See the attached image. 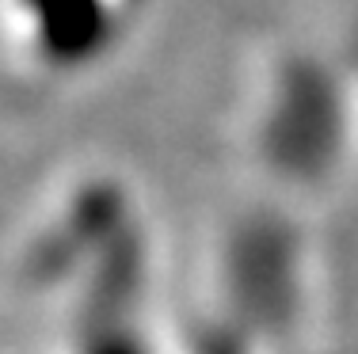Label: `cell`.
Segmentation results:
<instances>
[{"label":"cell","mask_w":358,"mask_h":354,"mask_svg":"<svg viewBox=\"0 0 358 354\" xmlns=\"http://www.w3.org/2000/svg\"><path fill=\"white\" fill-rule=\"evenodd\" d=\"M115 23L118 0H0V73L31 84L73 77Z\"/></svg>","instance_id":"obj_1"}]
</instances>
